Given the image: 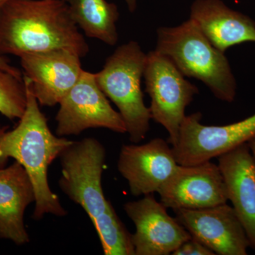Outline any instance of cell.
<instances>
[{"label":"cell","mask_w":255,"mask_h":255,"mask_svg":"<svg viewBox=\"0 0 255 255\" xmlns=\"http://www.w3.org/2000/svg\"><path fill=\"white\" fill-rule=\"evenodd\" d=\"M247 143H248V146H249L252 153L254 155L255 158V136L253 137V138L250 140Z\"/></svg>","instance_id":"22"},{"label":"cell","mask_w":255,"mask_h":255,"mask_svg":"<svg viewBox=\"0 0 255 255\" xmlns=\"http://www.w3.org/2000/svg\"><path fill=\"white\" fill-rule=\"evenodd\" d=\"M70 16L85 36L114 46L119 40L117 22L118 6L107 0H72Z\"/></svg>","instance_id":"17"},{"label":"cell","mask_w":255,"mask_h":255,"mask_svg":"<svg viewBox=\"0 0 255 255\" xmlns=\"http://www.w3.org/2000/svg\"><path fill=\"white\" fill-rule=\"evenodd\" d=\"M36 201L29 175L15 161L0 168V238L21 246L29 242L23 222L25 210Z\"/></svg>","instance_id":"16"},{"label":"cell","mask_w":255,"mask_h":255,"mask_svg":"<svg viewBox=\"0 0 255 255\" xmlns=\"http://www.w3.org/2000/svg\"><path fill=\"white\" fill-rule=\"evenodd\" d=\"M177 166L172 147L160 137L143 145H124L117 164L134 196L158 192Z\"/></svg>","instance_id":"13"},{"label":"cell","mask_w":255,"mask_h":255,"mask_svg":"<svg viewBox=\"0 0 255 255\" xmlns=\"http://www.w3.org/2000/svg\"><path fill=\"white\" fill-rule=\"evenodd\" d=\"M32 93L45 107L58 105L81 78V58L68 50L28 53L19 57Z\"/></svg>","instance_id":"12"},{"label":"cell","mask_w":255,"mask_h":255,"mask_svg":"<svg viewBox=\"0 0 255 255\" xmlns=\"http://www.w3.org/2000/svg\"><path fill=\"white\" fill-rule=\"evenodd\" d=\"M228 201L246 230L255 251V158L248 143L219 156Z\"/></svg>","instance_id":"14"},{"label":"cell","mask_w":255,"mask_h":255,"mask_svg":"<svg viewBox=\"0 0 255 255\" xmlns=\"http://www.w3.org/2000/svg\"><path fill=\"white\" fill-rule=\"evenodd\" d=\"M157 193L160 202L173 211L204 209L228 201L219 165L211 161L196 165L178 164Z\"/></svg>","instance_id":"10"},{"label":"cell","mask_w":255,"mask_h":255,"mask_svg":"<svg viewBox=\"0 0 255 255\" xmlns=\"http://www.w3.org/2000/svg\"><path fill=\"white\" fill-rule=\"evenodd\" d=\"M172 255H215L212 251L200 242L191 237L183 243L172 253Z\"/></svg>","instance_id":"19"},{"label":"cell","mask_w":255,"mask_h":255,"mask_svg":"<svg viewBox=\"0 0 255 255\" xmlns=\"http://www.w3.org/2000/svg\"><path fill=\"white\" fill-rule=\"evenodd\" d=\"M157 35L156 51L169 58L184 77L200 80L220 100H235L237 83L227 58L194 19L175 27L159 28Z\"/></svg>","instance_id":"3"},{"label":"cell","mask_w":255,"mask_h":255,"mask_svg":"<svg viewBox=\"0 0 255 255\" xmlns=\"http://www.w3.org/2000/svg\"><path fill=\"white\" fill-rule=\"evenodd\" d=\"M61 1H65V2L69 3L72 1V0H61Z\"/></svg>","instance_id":"24"},{"label":"cell","mask_w":255,"mask_h":255,"mask_svg":"<svg viewBox=\"0 0 255 255\" xmlns=\"http://www.w3.org/2000/svg\"><path fill=\"white\" fill-rule=\"evenodd\" d=\"M202 114L186 116L177 143L172 146L179 165H196L247 143L255 136V114L241 122L226 126L201 124Z\"/></svg>","instance_id":"7"},{"label":"cell","mask_w":255,"mask_h":255,"mask_svg":"<svg viewBox=\"0 0 255 255\" xmlns=\"http://www.w3.org/2000/svg\"><path fill=\"white\" fill-rule=\"evenodd\" d=\"M65 50L85 58V36L61 0H12L0 9V55Z\"/></svg>","instance_id":"1"},{"label":"cell","mask_w":255,"mask_h":255,"mask_svg":"<svg viewBox=\"0 0 255 255\" xmlns=\"http://www.w3.org/2000/svg\"><path fill=\"white\" fill-rule=\"evenodd\" d=\"M27 97L23 79L0 69V114L10 120L20 119L26 110Z\"/></svg>","instance_id":"18"},{"label":"cell","mask_w":255,"mask_h":255,"mask_svg":"<svg viewBox=\"0 0 255 255\" xmlns=\"http://www.w3.org/2000/svg\"><path fill=\"white\" fill-rule=\"evenodd\" d=\"M147 54L136 41L118 47L95 73L97 85L114 102L127 127L129 140L139 143L150 130L151 114L141 90Z\"/></svg>","instance_id":"4"},{"label":"cell","mask_w":255,"mask_h":255,"mask_svg":"<svg viewBox=\"0 0 255 255\" xmlns=\"http://www.w3.org/2000/svg\"><path fill=\"white\" fill-rule=\"evenodd\" d=\"M23 81L27 97L24 114L14 128L9 130L7 127H0V168L9 158H13L26 169L36 196L33 219L41 220L46 214L61 217L67 215V211L50 189L48 169L73 141L51 132L24 75Z\"/></svg>","instance_id":"2"},{"label":"cell","mask_w":255,"mask_h":255,"mask_svg":"<svg viewBox=\"0 0 255 255\" xmlns=\"http://www.w3.org/2000/svg\"><path fill=\"white\" fill-rule=\"evenodd\" d=\"M56 114V135H78L89 128H104L127 133L122 115L112 108L101 90L95 73L84 70L75 86L62 99Z\"/></svg>","instance_id":"8"},{"label":"cell","mask_w":255,"mask_h":255,"mask_svg":"<svg viewBox=\"0 0 255 255\" xmlns=\"http://www.w3.org/2000/svg\"><path fill=\"white\" fill-rule=\"evenodd\" d=\"M190 18L217 49L226 50L246 42H255V21L228 7L221 0H195Z\"/></svg>","instance_id":"15"},{"label":"cell","mask_w":255,"mask_h":255,"mask_svg":"<svg viewBox=\"0 0 255 255\" xmlns=\"http://www.w3.org/2000/svg\"><path fill=\"white\" fill-rule=\"evenodd\" d=\"M145 92L150 97L151 119L168 132L167 142L174 146L186 108L199 94L196 85L187 81L169 58L154 50L147 54L143 74Z\"/></svg>","instance_id":"6"},{"label":"cell","mask_w":255,"mask_h":255,"mask_svg":"<svg viewBox=\"0 0 255 255\" xmlns=\"http://www.w3.org/2000/svg\"><path fill=\"white\" fill-rule=\"evenodd\" d=\"M127 2L130 12H134L137 9V0H124Z\"/></svg>","instance_id":"21"},{"label":"cell","mask_w":255,"mask_h":255,"mask_svg":"<svg viewBox=\"0 0 255 255\" xmlns=\"http://www.w3.org/2000/svg\"><path fill=\"white\" fill-rule=\"evenodd\" d=\"M61 190L79 204L92 223L113 211L102 189L106 158L104 145L94 137L73 141L60 155Z\"/></svg>","instance_id":"5"},{"label":"cell","mask_w":255,"mask_h":255,"mask_svg":"<svg viewBox=\"0 0 255 255\" xmlns=\"http://www.w3.org/2000/svg\"><path fill=\"white\" fill-rule=\"evenodd\" d=\"M0 69L11 73V75H14L18 78L23 79V72L16 67L11 65L9 63V60L6 59L4 55H0Z\"/></svg>","instance_id":"20"},{"label":"cell","mask_w":255,"mask_h":255,"mask_svg":"<svg viewBox=\"0 0 255 255\" xmlns=\"http://www.w3.org/2000/svg\"><path fill=\"white\" fill-rule=\"evenodd\" d=\"M124 209L135 226L131 235L135 255H172L190 233L177 219L169 216L167 208L156 200L153 194L126 203Z\"/></svg>","instance_id":"9"},{"label":"cell","mask_w":255,"mask_h":255,"mask_svg":"<svg viewBox=\"0 0 255 255\" xmlns=\"http://www.w3.org/2000/svg\"><path fill=\"white\" fill-rule=\"evenodd\" d=\"M176 219L191 237L216 255H246L249 240L241 221L227 203L200 209L174 210Z\"/></svg>","instance_id":"11"},{"label":"cell","mask_w":255,"mask_h":255,"mask_svg":"<svg viewBox=\"0 0 255 255\" xmlns=\"http://www.w3.org/2000/svg\"><path fill=\"white\" fill-rule=\"evenodd\" d=\"M12 1V0H0V9H1L4 5L6 4V3L9 2V1Z\"/></svg>","instance_id":"23"}]
</instances>
